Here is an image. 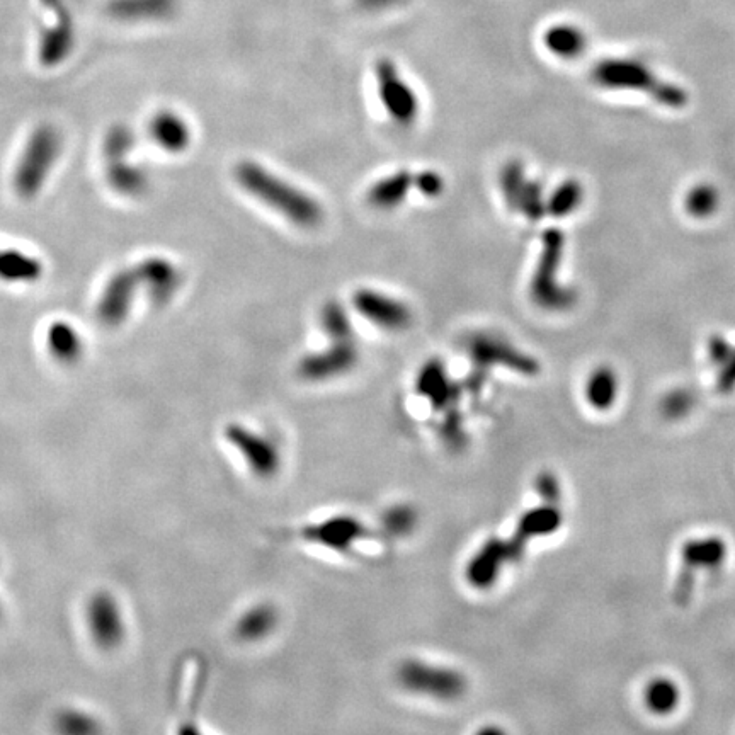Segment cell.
I'll return each mask as SVG.
<instances>
[{
    "instance_id": "cell-1",
    "label": "cell",
    "mask_w": 735,
    "mask_h": 735,
    "mask_svg": "<svg viewBox=\"0 0 735 735\" xmlns=\"http://www.w3.org/2000/svg\"><path fill=\"white\" fill-rule=\"evenodd\" d=\"M235 179L244 191L281 213L297 227L314 228L322 222L324 213L312 196L286 183L257 162L242 160L235 167Z\"/></svg>"
},
{
    "instance_id": "cell-9",
    "label": "cell",
    "mask_w": 735,
    "mask_h": 735,
    "mask_svg": "<svg viewBox=\"0 0 735 735\" xmlns=\"http://www.w3.org/2000/svg\"><path fill=\"white\" fill-rule=\"evenodd\" d=\"M140 285H142V274L138 266L121 269L114 274L97 303V319L108 327H118L121 322H125L126 317L130 314L135 295L142 288Z\"/></svg>"
},
{
    "instance_id": "cell-29",
    "label": "cell",
    "mask_w": 735,
    "mask_h": 735,
    "mask_svg": "<svg viewBox=\"0 0 735 735\" xmlns=\"http://www.w3.org/2000/svg\"><path fill=\"white\" fill-rule=\"evenodd\" d=\"M320 322H322L325 334L331 337L332 341H353V329H351L348 312L341 303H325Z\"/></svg>"
},
{
    "instance_id": "cell-20",
    "label": "cell",
    "mask_w": 735,
    "mask_h": 735,
    "mask_svg": "<svg viewBox=\"0 0 735 735\" xmlns=\"http://www.w3.org/2000/svg\"><path fill=\"white\" fill-rule=\"evenodd\" d=\"M43 274V264L36 257L16 249H0V280L31 283Z\"/></svg>"
},
{
    "instance_id": "cell-4",
    "label": "cell",
    "mask_w": 735,
    "mask_h": 735,
    "mask_svg": "<svg viewBox=\"0 0 735 735\" xmlns=\"http://www.w3.org/2000/svg\"><path fill=\"white\" fill-rule=\"evenodd\" d=\"M397 678L405 690L439 701L458 700L467 691V678L460 671L419 659L402 662Z\"/></svg>"
},
{
    "instance_id": "cell-14",
    "label": "cell",
    "mask_w": 735,
    "mask_h": 735,
    "mask_svg": "<svg viewBox=\"0 0 735 735\" xmlns=\"http://www.w3.org/2000/svg\"><path fill=\"white\" fill-rule=\"evenodd\" d=\"M508 562H514L508 540L490 538L468 562L465 576L475 589H489Z\"/></svg>"
},
{
    "instance_id": "cell-33",
    "label": "cell",
    "mask_w": 735,
    "mask_h": 735,
    "mask_svg": "<svg viewBox=\"0 0 735 735\" xmlns=\"http://www.w3.org/2000/svg\"><path fill=\"white\" fill-rule=\"evenodd\" d=\"M536 490H538V496L542 497L543 502L560 504L562 490H560L559 479L552 472H542L538 475Z\"/></svg>"
},
{
    "instance_id": "cell-11",
    "label": "cell",
    "mask_w": 735,
    "mask_h": 735,
    "mask_svg": "<svg viewBox=\"0 0 735 735\" xmlns=\"http://www.w3.org/2000/svg\"><path fill=\"white\" fill-rule=\"evenodd\" d=\"M353 302L359 314L385 331H405L411 325L412 314L409 307L378 291H356Z\"/></svg>"
},
{
    "instance_id": "cell-34",
    "label": "cell",
    "mask_w": 735,
    "mask_h": 735,
    "mask_svg": "<svg viewBox=\"0 0 735 735\" xmlns=\"http://www.w3.org/2000/svg\"><path fill=\"white\" fill-rule=\"evenodd\" d=\"M414 184H416V188L419 189L424 196H429V198H436V196L443 193V189H445V181H443V177L439 176L438 172L434 171H426L421 172V174H417V176L414 177Z\"/></svg>"
},
{
    "instance_id": "cell-16",
    "label": "cell",
    "mask_w": 735,
    "mask_h": 735,
    "mask_svg": "<svg viewBox=\"0 0 735 735\" xmlns=\"http://www.w3.org/2000/svg\"><path fill=\"white\" fill-rule=\"evenodd\" d=\"M416 388L417 394L428 399L434 411H453L460 394L439 359L422 366L417 375Z\"/></svg>"
},
{
    "instance_id": "cell-23",
    "label": "cell",
    "mask_w": 735,
    "mask_h": 735,
    "mask_svg": "<svg viewBox=\"0 0 735 735\" xmlns=\"http://www.w3.org/2000/svg\"><path fill=\"white\" fill-rule=\"evenodd\" d=\"M645 707L656 715H671L681 701V690L673 679L654 678L645 686Z\"/></svg>"
},
{
    "instance_id": "cell-24",
    "label": "cell",
    "mask_w": 735,
    "mask_h": 735,
    "mask_svg": "<svg viewBox=\"0 0 735 735\" xmlns=\"http://www.w3.org/2000/svg\"><path fill=\"white\" fill-rule=\"evenodd\" d=\"M48 348L55 358L65 363H72L80 358L82 353V341L74 327L65 322H57L48 331Z\"/></svg>"
},
{
    "instance_id": "cell-8",
    "label": "cell",
    "mask_w": 735,
    "mask_h": 735,
    "mask_svg": "<svg viewBox=\"0 0 735 735\" xmlns=\"http://www.w3.org/2000/svg\"><path fill=\"white\" fill-rule=\"evenodd\" d=\"M378 94L392 120L409 126L419 113L416 92L400 77L399 70L390 60L377 63Z\"/></svg>"
},
{
    "instance_id": "cell-17",
    "label": "cell",
    "mask_w": 735,
    "mask_h": 735,
    "mask_svg": "<svg viewBox=\"0 0 735 735\" xmlns=\"http://www.w3.org/2000/svg\"><path fill=\"white\" fill-rule=\"evenodd\" d=\"M142 273L143 288L150 298L159 305H166L176 295L183 276L176 264L167 261L164 257H149L138 264Z\"/></svg>"
},
{
    "instance_id": "cell-30",
    "label": "cell",
    "mask_w": 735,
    "mask_h": 735,
    "mask_svg": "<svg viewBox=\"0 0 735 735\" xmlns=\"http://www.w3.org/2000/svg\"><path fill=\"white\" fill-rule=\"evenodd\" d=\"M276 625V611L269 606H257L242 618L239 630L245 639H261Z\"/></svg>"
},
{
    "instance_id": "cell-28",
    "label": "cell",
    "mask_w": 735,
    "mask_h": 735,
    "mask_svg": "<svg viewBox=\"0 0 735 735\" xmlns=\"http://www.w3.org/2000/svg\"><path fill=\"white\" fill-rule=\"evenodd\" d=\"M582 188L581 184L570 179L560 184L559 188L553 191L550 200L547 203V213L553 218H564L570 213L577 210V206L581 205Z\"/></svg>"
},
{
    "instance_id": "cell-13",
    "label": "cell",
    "mask_w": 735,
    "mask_h": 735,
    "mask_svg": "<svg viewBox=\"0 0 735 735\" xmlns=\"http://www.w3.org/2000/svg\"><path fill=\"white\" fill-rule=\"evenodd\" d=\"M368 535L365 525L353 516H336L317 525L303 528L302 536L312 543L331 548L336 552H348L354 543Z\"/></svg>"
},
{
    "instance_id": "cell-7",
    "label": "cell",
    "mask_w": 735,
    "mask_h": 735,
    "mask_svg": "<svg viewBox=\"0 0 735 735\" xmlns=\"http://www.w3.org/2000/svg\"><path fill=\"white\" fill-rule=\"evenodd\" d=\"M468 351L472 356L475 371L501 365L525 377H535L540 373V365L533 356H528L497 337L475 336L468 342Z\"/></svg>"
},
{
    "instance_id": "cell-5",
    "label": "cell",
    "mask_w": 735,
    "mask_h": 735,
    "mask_svg": "<svg viewBox=\"0 0 735 735\" xmlns=\"http://www.w3.org/2000/svg\"><path fill=\"white\" fill-rule=\"evenodd\" d=\"M133 147V135L125 125H114L104 140V162L106 176L111 186L125 196H142L147 193L150 179L142 167L128 162Z\"/></svg>"
},
{
    "instance_id": "cell-27",
    "label": "cell",
    "mask_w": 735,
    "mask_h": 735,
    "mask_svg": "<svg viewBox=\"0 0 735 735\" xmlns=\"http://www.w3.org/2000/svg\"><path fill=\"white\" fill-rule=\"evenodd\" d=\"M548 50L557 57L576 58L584 48V40L577 29L570 26H555L545 36Z\"/></svg>"
},
{
    "instance_id": "cell-6",
    "label": "cell",
    "mask_w": 735,
    "mask_h": 735,
    "mask_svg": "<svg viewBox=\"0 0 735 735\" xmlns=\"http://www.w3.org/2000/svg\"><path fill=\"white\" fill-rule=\"evenodd\" d=\"M684 569L676 584L678 603H686L693 593V584L698 570L717 569L727 559V543L718 536L691 538L681 550Z\"/></svg>"
},
{
    "instance_id": "cell-12",
    "label": "cell",
    "mask_w": 735,
    "mask_h": 735,
    "mask_svg": "<svg viewBox=\"0 0 735 735\" xmlns=\"http://www.w3.org/2000/svg\"><path fill=\"white\" fill-rule=\"evenodd\" d=\"M562 521H564V514L560 511V504L543 502L540 506L526 511L519 518L513 538L508 540L514 562H518L523 557L526 545L530 540L553 535L562 526Z\"/></svg>"
},
{
    "instance_id": "cell-31",
    "label": "cell",
    "mask_w": 735,
    "mask_h": 735,
    "mask_svg": "<svg viewBox=\"0 0 735 735\" xmlns=\"http://www.w3.org/2000/svg\"><path fill=\"white\" fill-rule=\"evenodd\" d=\"M518 211H521L530 222H540L547 215V203L543 198L542 184L538 181H528L521 200H519Z\"/></svg>"
},
{
    "instance_id": "cell-21",
    "label": "cell",
    "mask_w": 735,
    "mask_h": 735,
    "mask_svg": "<svg viewBox=\"0 0 735 735\" xmlns=\"http://www.w3.org/2000/svg\"><path fill=\"white\" fill-rule=\"evenodd\" d=\"M618 395V378L615 371L601 366L589 377L586 385V399L596 411H608L615 405Z\"/></svg>"
},
{
    "instance_id": "cell-26",
    "label": "cell",
    "mask_w": 735,
    "mask_h": 735,
    "mask_svg": "<svg viewBox=\"0 0 735 735\" xmlns=\"http://www.w3.org/2000/svg\"><path fill=\"white\" fill-rule=\"evenodd\" d=\"M526 183L528 179H526L523 162L509 160L508 164H504L501 176H499V184H501L502 196L511 210L518 211L519 200H521Z\"/></svg>"
},
{
    "instance_id": "cell-15",
    "label": "cell",
    "mask_w": 735,
    "mask_h": 735,
    "mask_svg": "<svg viewBox=\"0 0 735 735\" xmlns=\"http://www.w3.org/2000/svg\"><path fill=\"white\" fill-rule=\"evenodd\" d=\"M228 438L239 448L240 455L244 456L249 467L259 475L271 477L280 467V453L276 446L261 434L244 428H230Z\"/></svg>"
},
{
    "instance_id": "cell-22",
    "label": "cell",
    "mask_w": 735,
    "mask_h": 735,
    "mask_svg": "<svg viewBox=\"0 0 735 735\" xmlns=\"http://www.w3.org/2000/svg\"><path fill=\"white\" fill-rule=\"evenodd\" d=\"M89 618L97 640L111 644L120 637V613L111 599L97 598L96 601H92Z\"/></svg>"
},
{
    "instance_id": "cell-19",
    "label": "cell",
    "mask_w": 735,
    "mask_h": 735,
    "mask_svg": "<svg viewBox=\"0 0 735 735\" xmlns=\"http://www.w3.org/2000/svg\"><path fill=\"white\" fill-rule=\"evenodd\" d=\"M414 184V177L407 171L395 172L392 176L380 179L368 193V201L378 210H394L404 203L409 189Z\"/></svg>"
},
{
    "instance_id": "cell-25",
    "label": "cell",
    "mask_w": 735,
    "mask_h": 735,
    "mask_svg": "<svg viewBox=\"0 0 735 735\" xmlns=\"http://www.w3.org/2000/svg\"><path fill=\"white\" fill-rule=\"evenodd\" d=\"M172 0H120L111 7L121 19H159L172 11Z\"/></svg>"
},
{
    "instance_id": "cell-3",
    "label": "cell",
    "mask_w": 735,
    "mask_h": 735,
    "mask_svg": "<svg viewBox=\"0 0 735 735\" xmlns=\"http://www.w3.org/2000/svg\"><path fill=\"white\" fill-rule=\"evenodd\" d=\"M62 152V137L52 125L38 126L31 133L14 172V188L24 200L35 198L40 193L46 177L52 172Z\"/></svg>"
},
{
    "instance_id": "cell-18",
    "label": "cell",
    "mask_w": 735,
    "mask_h": 735,
    "mask_svg": "<svg viewBox=\"0 0 735 735\" xmlns=\"http://www.w3.org/2000/svg\"><path fill=\"white\" fill-rule=\"evenodd\" d=\"M150 137L169 154H181L191 143V128L174 111H160L150 121Z\"/></svg>"
},
{
    "instance_id": "cell-2",
    "label": "cell",
    "mask_w": 735,
    "mask_h": 735,
    "mask_svg": "<svg viewBox=\"0 0 735 735\" xmlns=\"http://www.w3.org/2000/svg\"><path fill=\"white\" fill-rule=\"evenodd\" d=\"M565 237L559 228H548L542 235V252L531 280V300L543 310L560 312L576 302V293L560 285L559 269L564 257Z\"/></svg>"
},
{
    "instance_id": "cell-10",
    "label": "cell",
    "mask_w": 735,
    "mask_h": 735,
    "mask_svg": "<svg viewBox=\"0 0 735 735\" xmlns=\"http://www.w3.org/2000/svg\"><path fill=\"white\" fill-rule=\"evenodd\" d=\"M358 363V349L353 341H332V346L310 354L300 361L298 373L308 382H324L346 375Z\"/></svg>"
},
{
    "instance_id": "cell-32",
    "label": "cell",
    "mask_w": 735,
    "mask_h": 735,
    "mask_svg": "<svg viewBox=\"0 0 735 735\" xmlns=\"http://www.w3.org/2000/svg\"><path fill=\"white\" fill-rule=\"evenodd\" d=\"M416 523L417 514L414 513V509L407 508V506L392 508L385 514V526L392 535H405L412 531Z\"/></svg>"
}]
</instances>
